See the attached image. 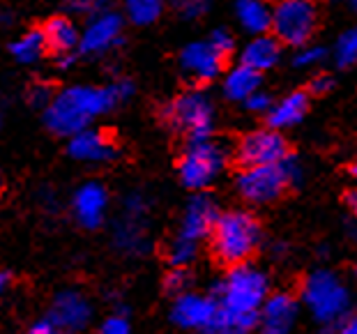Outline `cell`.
I'll return each mask as SVG.
<instances>
[{
  "mask_svg": "<svg viewBox=\"0 0 357 334\" xmlns=\"http://www.w3.org/2000/svg\"><path fill=\"white\" fill-rule=\"evenodd\" d=\"M63 5L72 14H97L100 10H104L100 0H63Z\"/></svg>",
  "mask_w": 357,
  "mask_h": 334,
  "instance_id": "1f68e13d",
  "label": "cell"
},
{
  "mask_svg": "<svg viewBox=\"0 0 357 334\" xmlns=\"http://www.w3.org/2000/svg\"><path fill=\"white\" fill-rule=\"evenodd\" d=\"M10 53L14 56V60L21 65H33L37 63L44 53H47V42H44V35L42 30H28L19 37V40H14L10 44Z\"/></svg>",
  "mask_w": 357,
  "mask_h": 334,
  "instance_id": "cb8c5ba5",
  "label": "cell"
},
{
  "mask_svg": "<svg viewBox=\"0 0 357 334\" xmlns=\"http://www.w3.org/2000/svg\"><path fill=\"white\" fill-rule=\"evenodd\" d=\"M332 88H334V81H332V77H328V74L314 77V79H311V83H309V90L314 95H328Z\"/></svg>",
  "mask_w": 357,
  "mask_h": 334,
  "instance_id": "e575fe53",
  "label": "cell"
},
{
  "mask_svg": "<svg viewBox=\"0 0 357 334\" xmlns=\"http://www.w3.org/2000/svg\"><path fill=\"white\" fill-rule=\"evenodd\" d=\"M265 3H275V5H277V3H279V0H265Z\"/></svg>",
  "mask_w": 357,
  "mask_h": 334,
  "instance_id": "b9f144b4",
  "label": "cell"
},
{
  "mask_svg": "<svg viewBox=\"0 0 357 334\" xmlns=\"http://www.w3.org/2000/svg\"><path fill=\"white\" fill-rule=\"evenodd\" d=\"M70 155L79 162L88 164H104L118 157V148L113 139L102 129H83L70 139Z\"/></svg>",
  "mask_w": 357,
  "mask_h": 334,
  "instance_id": "e0dca14e",
  "label": "cell"
},
{
  "mask_svg": "<svg viewBox=\"0 0 357 334\" xmlns=\"http://www.w3.org/2000/svg\"><path fill=\"white\" fill-rule=\"evenodd\" d=\"M309 111V95L298 90V93L286 95L284 100L272 102L270 111L265 113V120H268V127L275 129V132H281V129L295 127L305 120Z\"/></svg>",
  "mask_w": 357,
  "mask_h": 334,
  "instance_id": "ffe728a7",
  "label": "cell"
},
{
  "mask_svg": "<svg viewBox=\"0 0 357 334\" xmlns=\"http://www.w3.org/2000/svg\"><path fill=\"white\" fill-rule=\"evenodd\" d=\"M300 305L293 295L288 293H275L268 295L258 311V325L261 334H291L298 321Z\"/></svg>",
  "mask_w": 357,
  "mask_h": 334,
  "instance_id": "4fadbf2b",
  "label": "cell"
},
{
  "mask_svg": "<svg viewBox=\"0 0 357 334\" xmlns=\"http://www.w3.org/2000/svg\"><path fill=\"white\" fill-rule=\"evenodd\" d=\"M217 217H219V208L208 194H196L194 199L187 203L180 231L169 247L171 265L185 268V265L194 261L196 254H199L201 240L210 238L212 229H215Z\"/></svg>",
  "mask_w": 357,
  "mask_h": 334,
  "instance_id": "8992f818",
  "label": "cell"
},
{
  "mask_svg": "<svg viewBox=\"0 0 357 334\" xmlns=\"http://www.w3.org/2000/svg\"><path fill=\"white\" fill-rule=\"evenodd\" d=\"M28 100H30V104L35 106V109L47 111V106L53 100V90L47 86V83H35V86L30 88V93H28Z\"/></svg>",
  "mask_w": 357,
  "mask_h": 334,
  "instance_id": "4dcf8cb0",
  "label": "cell"
},
{
  "mask_svg": "<svg viewBox=\"0 0 357 334\" xmlns=\"http://www.w3.org/2000/svg\"><path fill=\"white\" fill-rule=\"evenodd\" d=\"M261 83H263V74L249 70L245 65H235L224 77V95L226 100L245 104L249 97L261 90Z\"/></svg>",
  "mask_w": 357,
  "mask_h": 334,
  "instance_id": "7402d4cb",
  "label": "cell"
},
{
  "mask_svg": "<svg viewBox=\"0 0 357 334\" xmlns=\"http://www.w3.org/2000/svg\"><path fill=\"white\" fill-rule=\"evenodd\" d=\"M26 334H65V332L60 330L56 323H51L49 318H44V321L35 323L33 328H30V330H28Z\"/></svg>",
  "mask_w": 357,
  "mask_h": 334,
  "instance_id": "d590c367",
  "label": "cell"
},
{
  "mask_svg": "<svg viewBox=\"0 0 357 334\" xmlns=\"http://www.w3.org/2000/svg\"><path fill=\"white\" fill-rule=\"evenodd\" d=\"M208 42L212 44V49H215L217 53H222L224 58H229L233 49H235V40L233 35L229 33V30H212V35L208 37Z\"/></svg>",
  "mask_w": 357,
  "mask_h": 334,
  "instance_id": "f546056e",
  "label": "cell"
},
{
  "mask_svg": "<svg viewBox=\"0 0 357 334\" xmlns=\"http://www.w3.org/2000/svg\"><path fill=\"white\" fill-rule=\"evenodd\" d=\"M279 60H281V42L275 35H258L242 51L240 65L263 74L272 70V67H277Z\"/></svg>",
  "mask_w": 357,
  "mask_h": 334,
  "instance_id": "44dd1931",
  "label": "cell"
},
{
  "mask_svg": "<svg viewBox=\"0 0 357 334\" xmlns=\"http://www.w3.org/2000/svg\"><path fill=\"white\" fill-rule=\"evenodd\" d=\"M125 19L113 10H100L90 17L86 28L81 30L79 51L83 56H102V53L118 47L123 40Z\"/></svg>",
  "mask_w": 357,
  "mask_h": 334,
  "instance_id": "8fae6325",
  "label": "cell"
},
{
  "mask_svg": "<svg viewBox=\"0 0 357 334\" xmlns=\"http://www.w3.org/2000/svg\"><path fill=\"white\" fill-rule=\"evenodd\" d=\"M348 201H351V206L355 210V215H357V192H353L351 196H348Z\"/></svg>",
  "mask_w": 357,
  "mask_h": 334,
  "instance_id": "f35d334b",
  "label": "cell"
},
{
  "mask_svg": "<svg viewBox=\"0 0 357 334\" xmlns=\"http://www.w3.org/2000/svg\"><path fill=\"white\" fill-rule=\"evenodd\" d=\"M10 286H12V275L10 272H0V298H3V295L10 291Z\"/></svg>",
  "mask_w": 357,
  "mask_h": 334,
  "instance_id": "74e56055",
  "label": "cell"
},
{
  "mask_svg": "<svg viewBox=\"0 0 357 334\" xmlns=\"http://www.w3.org/2000/svg\"><path fill=\"white\" fill-rule=\"evenodd\" d=\"M300 302L309 316L321 325H337L351 311V293L330 270H314L302 282Z\"/></svg>",
  "mask_w": 357,
  "mask_h": 334,
  "instance_id": "3957f363",
  "label": "cell"
},
{
  "mask_svg": "<svg viewBox=\"0 0 357 334\" xmlns=\"http://www.w3.org/2000/svg\"><path fill=\"white\" fill-rule=\"evenodd\" d=\"M235 17L254 37L268 35L272 26V10L265 0H235Z\"/></svg>",
  "mask_w": 357,
  "mask_h": 334,
  "instance_id": "603a6c76",
  "label": "cell"
},
{
  "mask_svg": "<svg viewBox=\"0 0 357 334\" xmlns=\"http://www.w3.org/2000/svg\"><path fill=\"white\" fill-rule=\"evenodd\" d=\"M318 28V7L314 0H279L272 7V35L288 47H305Z\"/></svg>",
  "mask_w": 357,
  "mask_h": 334,
  "instance_id": "9c48e42d",
  "label": "cell"
},
{
  "mask_svg": "<svg viewBox=\"0 0 357 334\" xmlns=\"http://www.w3.org/2000/svg\"><path fill=\"white\" fill-rule=\"evenodd\" d=\"M334 60H337L339 67L357 65V26L346 30V33L337 40V47H334Z\"/></svg>",
  "mask_w": 357,
  "mask_h": 334,
  "instance_id": "484cf974",
  "label": "cell"
},
{
  "mask_svg": "<svg viewBox=\"0 0 357 334\" xmlns=\"http://www.w3.org/2000/svg\"><path fill=\"white\" fill-rule=\"evenodd\" d=\"M334 334H357V316L348 318V321H341Z\"/></svg>",
  "mask_w": 357,
  "mask_h": 334,
  "instance_id": "8d00e7d4",
  "label": "cell"
},
{
  "mask_svg": "<svg viewBox=\"0 0 357 334\" xmlns=\"http://www.w3.org/2000/svg\"><path fill=\"white\" fill-rule=\"evenodd\" d=\"M291 157L288 153V143L281 136V132L275 129H258L247 136H242V141L235 148V159L245 166H272L281 164L284 159Z\"/></svg>",
  "mask_w": 357,
  "mask_h": 334,
  "instance_id": "30bf717a",
  "label": "cell"
},
{
  "mask_svg": "<svg viewBox=\"0 0 357 334\" xmlns=\"http://www.w3.org/2000/svg\"><path fill=\"white\" fill-rule=\"evenodd\" d=\"M212 298L219 307L233 314L258 316L263 302L268 300V277L249 263L235 265L217 284Z\"/></svg>",
  "mask_w": 357,
  "mask_h": 334,
  "instance_id": "5b68a950",
  "label": "cell"
},
{
  "mask_svg": "<svg viewBox=\"0 0 357 334\" xmlns=\"http://www.w3.org/2000/svg\"><path fill=\"white\" fill-rule=\"evenodd\" d=\"M245 106L252 113H268L270 106H272V97L268 93H263V90H258V93H254L249 100L245 102Z\"/></svg>",
  "mask_w": 357,
  "mask_h": 334,
  "instance_id": "836d02e7",
  "label": "cell"
},
{
  "mask_svg": "<svg viewBox=\"0 0 357 334\" xmlns=\"http://www.w3.org/2000/svg\"><path fill=\"white\" fill-rule=\"evenodd\" d=\"M134 93V86L127 79L113 81L111 86H72L53 95L51 104L44 111V123L56 136H72L88 129L90 120L109 113L118 104L127 102Z\"/></svg>",
  "mask_w": 357,
  "mask_h": 334,
  "instance_id": "6da1fadb",
  "label": "cell"
},
{
  "mask_svg": "<svg viewBox=\"0 0 357 334\" xmlns=\"http://www.w3.org/2000/svg\"><path fill=\"white\" fill-rule=\"evenodd\" d=\"M90 314H93V311H90L88 300L83 298L81 293L63 291L56 295L47 318L51 323H56L65 334H72V332H81L88 328Z\"/></svg>",
  "mask_w": 357,
  "mask_h": 334,
  "instance_id": "2e32d148",
  "label": "cell"
},
{
  "mask_svg": "<svg viewBox=\"0 0 357 334\" xmlns=\"http://www.w3.org/2000/svg\"><path fill=\"white\" fill-rule=\"evenodd\" d=\"M100 3H102V5H106V0H100Z\"/></svg>",
  "mask_w": 357,
  "mask_h": 334,
  "instance_id": "7bdbcfd3",
  "label": "cell"
},
{
  "mask_svg": "<svg viewBox=\"0 0 357 334\" xmlns=\"http://www.w3.org/2000/svg\"><path fill=\"white\" fill-rule=\"evenodd\" d=\"M166 125L185 134L189 141H203L212 136L215 127V104L199 88L185 90L164 109Z\"/></svg>",
  "mask_w": 357,
  "mask_h": 334,
  "instance_id": "52a82bcc",
  "label": "cell"
},
{
  "mask_svg": "<svg viewBox=\"0 0 357 334\" xmlns=\"http://www.w3.org/2000/svg\"><path fill=\"white\" fill-rule=\"evenodd\" d=\"M44 42H47V51H51L53 56H60L65 60H70L74 51H79L81 42V30L70 17H51L42 28Z\"/></svg>",
  "mask_w": 357,
  "mask_h": 334,
  "instance_id": "d6986e66",
  "label": "cell"
},
{
  "mask_svg": "<svg viewBox=\"0 0 357 334\" xmlns=\"http://www.w3.org/2000/svg\"><path fill=\"white\" fill-rule=\"evenodd\" d=\"M106 203L109 196L100 182H86L74 194V217L83 229H97L104 219Z\"/></svg>",
  "mask_w": 357,
  "mask_h": 334,
  "instance_id": "ac0fdd59",
  "label": "cell"
},
{
  "mask_svg": "<svg viewBox=\"0 0 357 334\" xmlns=\"http://www.w3.org/2000/svg\"><path fill=\"white\" fill-rule=\"evenodd\" d=\"M146 217V199L141 194H132L125 201V219L116 231V245L127 254H143L148 249V235L143 229Z\"/></svg>",
  "mask_w": 357,
  "mask_h": 334,
  "instance_id": "5bb4252c",
  "label": "cell"
},
{
  "mask_svg": "<svg viewBox=\"0 0 357 334\" xmlns=\"http://www.w3.org/2000/svg\"><path fill=\"white\" fill-rule=\"evenodd\" d=\"M224 63L226 58L212 49V44L208 40L192 42L180 51L182 72L189 74V77L196 79L199 83H208L212 79H217L224 70Z\"/></svg>",
  "mask_w": 357,
  "mask_h": 334,
  "instance_id": "9a60e30c",
  "label": "cell"
},
{
  "mask_svg": "<svg viewBox=\"0 0 357 334\" xmlns=\"http://www.w3.org/2000/svg\"><path fill=\"white\" fill-rule=\"evenodd\" d=\"M125 17L134 26H150L162 17L166 0H125Z\"/></svg>",
  "mask_w": 357,
  "mask_h": 334,
  "instance_id": "d4e9b609",
  "label": "cell"
},
{
  "mask_svg": "<svg viewBox=\"0 0 357 334\" xmlns=\"http://www.w3.org/2000/svg\"><path fill=\"white\" fill-rule=\"evenodd\" d=\"M100 334H132V330H129V323L125 316H111L106 318Z\"/></svg>",
  "mask_w": 357,
  "mask_h": 334,
  "instance_id": "d6a6232c",
  "label": "cell"
},
{
  "mask_svg": "<svg viewBox=\"0 0 357 334\" xmlns=\"http://www.w3.org/2000/svg\"><path fill=\"white\" fill-rule=\"evenodd\" d=\"M0 187H3V178H0Z\"/></svg>",
  "mask_w": 357,
  "mask_h": 334,
  "instance_id": "ee69618b",
  "label": "cell"
},
{
  "mask_svg": "<svg viewBox=\"0 0 357 334\" xmlns=\"http://www.w3.org/2000/svg\"><path fill=\"white\" fill-rule=\"evenodd\" d=\"M212 0H171V7L182 19H199L210 10Z\"/></svg>",
  "mask_w": 357,
  "mask_h": 334,
  "instance_id": "f1b7e54d",
  "label": "cell"
},
{
  "mask_svg": "<svg viewBox=\"0 0 357 334\" xmlns=\"http://www.w3.org/2000/svg\"><path fill=\"white\" fill-rule=\"evenodd\" d=\"M210 245L224 265H242L261 245V224L252 212L245 210L219 212L215 229L210 233Z\"/></svg>",
  "mask_w": 357,
  "mask_h": 334,
  "instance_id": "7a4b0ae2",
  "label": "cell"
},
{
  "mask_svg": "<svg viewBox=\"0 0 357 334\" xmlns=\"http://www.w3.org/2000/svg\"><path fill=\"white\" fill-rule=\"evenodd\" d=\"M351 176H353V180L357 182V164L353 166V169H351Z\"/></svg>",
  "mask_w": 357,
  "mask_h": 334,
  "instance_id": "60d3db41",
  "label": "cell"
},
{
  "mask_svg": "<svg viewBox=\"0 0 357 334\" xmlns=\"http://www.w3.org/2000/svg\"><path fill=\"white\" fill-rule=\"evenodd\" d=\"M189 284H192V275L187 272V268H173L166 272V277H164V291L176 295V298L182 293H187Z\"/></svg>",
  "mask_w": 357,
  "mask_h": 334,
  "instance_id": "4316f807",
  "label": "cell"
},
{
  "mask_svg": "<svg viewBox=\"0 0 357 334\" xmlns=\"http://www.w3.org/2000/svg\"><path fill=\"white\" fill-rule=\"evenodd\" d=\"M325 58H328V51L323 47H318V44H305V47H300L298 53H295L293 65L295 67H316V65H321Z\"/></svg>",
  "mask_w": 357,
  "mask_h": 334,
  "instance_id": "83f0119b",
  "label": "cell"
},
{
  "mask_svg": "<svg viewBox=\"0 0 357 334\" xmlns=\"http://www.w3.org/2000/svg\"><path fill=\"white\" fill-rule=\"evenodd\" d=\"M300 164L293 157L272 166H245L235 176V189L252 206H268L279 201L288 187L298 185Z\"/></svg>",
  "mask_w": 357,
  "mask_h": 334,
  "instance_id": "277c9868",
  "label": "cell"
},
{
  "mask_svg": "<svg viewBox=\"0 0 357 334\" xmlns=\"http://www.w3.org/2000/svg\"><path fill=\"white\" fill-rule=\"evenodd\" d=\"M346 3L351 5V10H353V12L357 14V0H346Z\"/></svg>",
  "mask_w": 357,
  "mask_h": 334,
  "instance_id": "ab89813d",
  "label": "cell"
},
{
  "mask_svg": "<svg viewBox=\"0 0 357 334\" xmlns=\"http://www.w3.org/2000/svg\"><path fill=\"white\" fill-rule=\"evenodd\" d=\"M226 157H229L226 148L212 136L203 141H189L178 164L182 185L192 189V192L208 189L219 178V173L224 171Z\"/></svg>",
  "mask_w": 357,
  "mask_h": 334,
  "instance_id": "ba28073f",
  "label": "cell"
},
{
  "mask_svg": "<svg viewBox=\"0 0 357 334\" xmlns=\"http://www.w3.org/2000/svg\"><path fill=\"white\" fill-rule=\"evenodd\" d=\"M217 311H219V305L212 295L182 293L176 298V302H173L171 318L182 330L208 334L217 318Z\"/></svg>",
  "mask_w": 357,
  "mask_h": 334,
  "instance_id": "7c38bea8",
  "label": "cell"
}]
</instances>
